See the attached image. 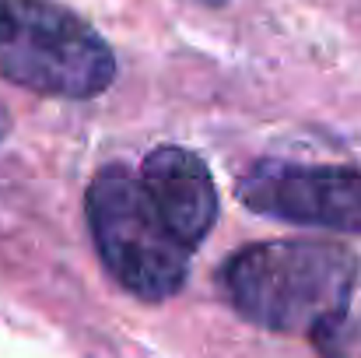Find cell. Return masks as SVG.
Returning a JSON list of instances; mask_svg holds the SVG:
<instances>
[{
  "mask_svg": "<svg viewBox=\"0 0 361 358\" xmlns=\"http://www.w3.org/2000/svg\"><path fill=\"white\" fill-rule=\"evenodd\" d=\"M358 285V256L337 242H256L221 267V288L242 320L330 345Z\"/></svg>",
  "mask_w": 361,
  "mask_h": 358,
  "instance_id": "obj_1",
  "label": "cell"
},
{
  "mask_svg": "<svg viewBox=\"0 0 361 358\" xmlns=\"http://www.w3.org/2000/svg\"><path fill=\"white\" fill-rule=\"evenodd\" d=\"M88 229L106 270L144 302L172 299L190 274L193 249L169 229L140 172L102 165L85 193Z\"/></svg>",
  "mask_w": 361,
  "mask_h": 358,
  "instance_id": "obj_2",
  "label": "cell"
},
{
  "mask_svg": "<svg viewBox=\"0 0 361 358\" xmlns=\"http://www.w3.org/2000/svg\"><path fill=\"white\" fill-rule=\"evenodd\" d=\"M0 78L46 99H95L116 81V56L53 0H0Z\"/></svg>",
  "mask_w": 361,
  "mask_h": 358,
  "instance_id": "obj_3",
  "label": "cell"
},
{
  "mask_svg": "<svg viewBox=\"0 0 361 358\" xmlns=\"http://www.w3.org/2000/svg\"><path fill=\"white\" fill-rule=\"evenodd\" d=\"M235 197L242 208L263 218L330 232H361V172L344 165L263 158L239 176Z\"/></svg>",
  "mask_w": 361,
  "mask_h": 358,
  "instance_id": "obj_4",
  "label": "cell"
},
{
  "mask_svg": "<svg viewBox=\"0 0 361 358\" xmlns=\"http://www.w3.org/2000/svg\"><path fill=\"white\" fill-rule=\"evenodd\" d=\"M140 179L169 229L190 249L211 236L218 222V186L200 155L179 144H161L144 158Z\"/></svg>",
  "mask_w": 361,
  "mask_h": 358,
  "instance_id": "obj_5",
  "label": "cell"
},
{
  "mask_svg": "<svg viewBox=\"0 0 361 358\" xmlns=\"http://www.w3.org/2000/svg\"><path fill=\"white\" fill-rule=\"evenodd\" d=\"M193 4H204V7H221L225 0H193Z\"/></svg>",
  "mask_w": 361,
  "mask_h": 358,
  "instance_id": "obj_6",
  "label": "cell"
}]
</instances>
